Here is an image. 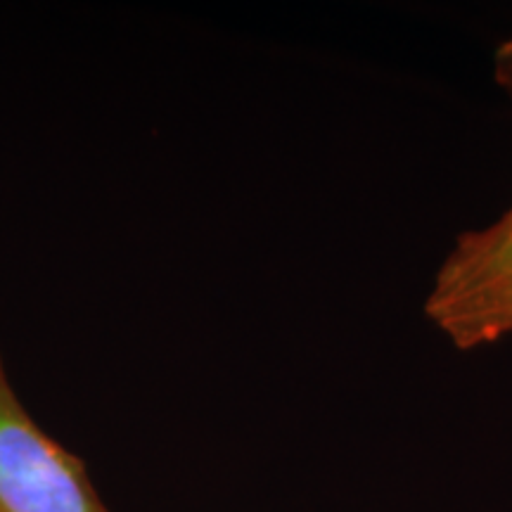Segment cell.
Returning a JSON list of instances; mask_svg holds the SVG:
<instances>
[{
    "label": "cell",
    "mask_w": 512,
    "mask_h": 512,
    "mask_svg": "<svg viewBox=\"0 0 512 512\" xmlns=\"http://www.w3.org/2000/svg\"><path fill=\"white\" fill-rule=\"evenodd\" d=\"M425 313L458 349L512 335V207L460 235L434 275Z\"/></svg>",
    "instance_id": "1"
},
{
    "label": "cell",
    "mask_w": 512,
    "mask_h": 512,
    "mask_svg": "<svg viewBox=\"0 0 512 512\" xmlns=\"http://www.w3.org/2000/svg\"><path fill=\"white\" fill-rule=\"evenodd\" d=\"M0 512H110L79 456L31 420L0 358Z\"/></svg>",
    "instance_id": "2"
},
{
    "label": "cell",
    "mask_w": 512,
    "mask_h": 512,
    "mask_svg": "<svg viewBox=\"0 0 512 512\" xmlns=\"http://www.w3.org/2000/svg\"><path fill=\"white\" fill-rule=\"evenodd\" d=\"M496 74H498V81H501L512 95V38L505 43V46H501V50H498Z\"/></svg>",
    "instance_id": "3"
}]
</instances>
